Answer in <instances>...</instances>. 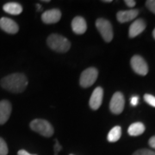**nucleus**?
Listing matches in <instances>:
<instances>
[{
	"mask_svg": "<svg viewBox=\"0 0 155 155\" xmlns=\"http://www.w3.org/2000/svg\"><path fill=\"white\" fill-rule=\"evenodd\" d=\"M4 11L6 13L11 14V15H19L21 14L22 11V6L15 2H11V3H7L3 7Z\"/></svg>",
	"mask_w": 155,
	"mask_h": 155,
	"instance_id": "15",
	"label": "nucleus"
},
{
	"mask_svg": "<svg viewBox=\"0 0 155 155\" xmlns=\"http://www.w3.org/2000/svg\"><path fill=\"white\" fill-rule=\"evenodd\" d=\"M98 76V71L95 67L87 68L81 73L79 84L83 88H88L96 82Z\"/></svg>",
	"mask_w": 155,
	"mask_h": 155,
	"instance_id": "5",
	"label": "nucleus"
},
{
	"mask_svg": "<svg viewBox=\"0 0 155 155\" xmlns=\"http://www.w3.org/2000/svg\"><path fill=\"white\" fill-rule=\"evenodd\" d=\"M138 102H139V98L138 97H136V96H134L132 98H131V104L133 106H136L138 104Z\"/></svg>",
	"mask_w": 155,
	"mask_h": 155,
	"instance_id": "24",
	"label": "nucleus"
},
{
	"mask_svg": "<svg viewBox=\"0 0 155 155\" xmlns=\"http://www.w3.org/2000/svg\"><path fill=\"white\" fill-rule=\"evenodd\" d=\"M61 18V12L58 9H52L43 12L41 20L46 24H53L58 22Z\"/></svg>",
	"mask_w": 155,
	"mask_h": 155,
	"instance_id": "8",
	"label": "nucleus"
},
{
	"mask_svg": "<svg viewBox=\"0 0 155 155\" xmlns=\"http://www.w3.org/2000/svg\"><path fill=\"white\" fill-rule=\"evenodd\" d=\"M133 155H155V152L149 149H140L134 152Z\"/></svg>",
	"mask_w": 155,
	"mask_h": 155,
	"instance_id": "19",
	"label": "nucleus"
},
{
	"mask_svg": "<svg viewBox=\"0 0 155 155\" xmlns=\"http://www.w3.org/2000/svg\"><path fill=\"white\" fill-rule=\"evenodd\" d=\"M103 2H104V3H111L112 1L111 0H104Z\"/></svg>",
	"mask_w": 155,
	"mask_h": 155,
	"instance_id": "27",
	"label": "nucleus"
},
{
	"mask_svg": "<svg viewBox=\"0 0 155 155\" xmlns=\"http://www.w3.org/2000/svg\"><path fill=\"white\" fill-rule=\"evenodd\" d=\"M103 97H104V90L102 87H97L93 91L91 97L90 98V107L93 110H98L102 104Z\"/></svg>",
	"mask_w": 155,
	"mask_h": 155,
	"instance_id": "9",
	"label": "nucleus"
},
{
	"mask_svg": "<svg viewBox=\"0 0 155 155\" xmlns=\"http://www.w3.org/2000/svg\"><path fill=\"white\" fill-rule=\"evenodd\" d=\"M8 152H9V150H8L6 142L4 139L0 137V155H7Z\"/></svg>",
	"mask_w": 155,
	"mask_h": 155,
	"instance_id": "18",
	"label": "nucleus"
},
{
	"mask_svg": "<svg viewBox=\"0 0 155 155\" xmlns=\"http://www.w3.org/2000/svg\"><path fill=\"white\" fill-rule=\"evenodd\" d=\"M146 5L151 12L155 14V0H147L146 2Z\"/></svg>",
	"mask_w": 155,
	"mask_h": 155,
	"instance_id": "21",
	"label": "nucleus"
},
{
	"mask_svg": "<svg viewBox=\"0 0 155 155\" xmlns=\"http://www.w3.org/2000/svg\"><path fill=\"white\" fill-rule=\"evenodd\" d=\"M61 146L60 145V143L58 142V140H56L55 142V145H54V154L55 155H58L59 153V152L61 150Z\"/></svg>",
	"mask_w": 155,
	"mask_h": 155,
	"instance_id": "22",
	"label": "nucleus"
},
{
	"mask_svg": "<svg viewBox=\"0 0 155 155\" xmlns=\"http://www.w3.org/2000/svg\"><path fill=\"white\" fill-rule=\"evenodd\" d=\"M17 155H36V154H31V153H28L27 151H25V150H19L18 151V153H17Z\"/></svg>",
	"mask_w": 155,
	"mask_h": 155,
	"instance_id": "26",
	"label": "nucleus"
},
{
	"mask_svg": "<svg viewBox=\"0 0 155 155\" xmlns=\"http://www.w3.org/2000/svg\"><path fill=\"white\" fill-rule=\"evenodd\" d=\"M0 28L8 34H17L19 30L17 22L8 17H2L0 19Z\"/></svg>",
	"mask_w": 155,
	"mask_h": 155,
	"instance_id": "10",
	"label": "nucleus"
},
{
	"mask_svg": "<svg viewBox=\"0 0 155 155\" xmlns=\"http://www.w3.org/2000/svg\"><path fill=\"white\" fill-rule=\"evenodd\" d=\"M125 105V98L122 92L117 91L113 95L110 103V110L113 114H121Z\"/></svg>",
	"mask_w": 155,
	"mask_h": 155,
	"instance_id": "6",
	"label": "nucleus"
},
{
	"mask_svg": "<svg viewBox=\"0 0 155 155\" xmlns=\"http://www.w3.org/2000/svg\"><path fill=\"white\" fill-rule=\"evenodd\" d=\"M122 136V127L120 126L114 127L108 134L107 139L110 142H116Z\"/></svg>",
	"mask_w": 155,
	"mask_h": 155,
	"instance_id": "17",
	"label": "nucleus"
},
{
	"mask_svg": "<svg viewBox=\"0 0 155 155\" xmlns=\"http://www.w3.org/2000/svg\"><path fill=\"white\" fill-rule=\"evenodd\" d=\"M148 143H149V146L151 147H153V148L155 149V136H153V137L150 138Z\"/></svg>",
	"mask_w": 155,
	"mask_h": 155,
	"instance_id": "25",
	"label": "nucleus"
},
{
	"mask_svg": "<svg viewBox=\"0 0 155 155\" xmlns=\"http://www.w3.org/2000/svg\"><path fill=\"white\" fill-rule=\"evenodd\" d=\"M30 128L44 137H51L54 133V127L50 124V122L43 119L33 120L30 122Z\"/></svg>",
	"mask_w": 155,
	"mask_h": 155,
	"instance_id": "3",
	"label": "nucleus"
},
{
	"mask_svg": "<svg viewBox=\"0 0 155 155\" xmlns=\"http://www.w3.org/2000/svg\"><path fill=\"white\" fill-rule=\"evenodd\" d=\"M28 78L22 73H13L1 80V86L13 93H21L28 86Z\"/></svg>",
	"mask_w": 155,
	"mask_h": 155,
	"instance_id": "1",
	"label": "nucleus"
},
{
	"mask_svg": "<svg viewBox=\"0 0 155 155\" xmlns=\"http://www.w3.org/2000/svg\"><path fill=\"white\" fill-rule=\"evenodd\" d=\"M144 132L145 126L141 122H134L133 124H131L127 129V133L131 136H138V135L142 134Z\"/></svg>",
	"mask_w": 155,
	"mask_h": 155,
	"instance_id": "16",
	"label": "nucleus"
},
{
	"mask_svg": "<svg viewBox=\"0 0 155 155\" xmlns=\"http://www.w3.org/2000/svg\"><path fill=\"white\" fill-rule=\"evenodd\" d=\"M11 104L7 100L0 102V124H5L10 118L11 114Z\"/></svg>",
	"mask_w": 155,
	"mask_h": 155,
	"instance_id": "11",
	"label": "nucleus"
},
{
	"mask_svg": "<svg viewBox=\"0 0 155 155\" xmlns=\"http://www.w3.org/2000/svg\"><path fill=\"white\" fill-rule=\"evenodd\" d=\"M96 27L106 42H110L113 39V28L110 21L104 18H98L96 21Z\"/></svg>",
	"mask_w": 155,
	"mask_h": 155,
	"instance_id": "4",
	"label": "nucleus"
},
{
	"mask_svg": "<svg viewBox=\"0 0 155 155\" xmlns=\"http://www.w3.org/2000/svg\"><path fill=\"white\" fill-rule=\"evenodd\" d=\"M70 155H73V154H70Z\"/></svg>",
	"mask_w": 155,
	"mask_h": 155,
	"instance_id": "30",
	"label": "nucleus"
},
{
	"mask_svg": "<svg viewBox=\"0 0 155 155\" xmlns=\"http://www.w3.org/2000/svg\"><path fill=\"white\" fill-rule=\"evenodd\" d=\"M144 100L146 101V103H147L149 105L155 107V97L153 95L146 94L144 95Z\"/></svg>",
	"mask_w": 155,
	"mask_h": 155,
	"instance_id": "20",
	"label": "nucleus"
},
{
	"mask_svg": "<svg viewBox=\"0 0 155 155\" xmlns=\"http://www.w3.org/2000/svg\"><path fill=\"white\" fill-rule=\"evenodd\" d=\"M72 31L77 35H82L85 33L87 29V24L82 17H75L72 22Z\"/></svg>",
	"mask_w": 155,
	"mask_h": 155,
	"instance_id": "13",
	"label": "nucleus"
},
{
	"mask_svg": "<svg viewBox=\"0 0 155 155\" xmlns=\"http://www.w3.org/2000/svg\"><path fill=\"white\" fill-rule=\"evenodd\" d=\"M36 6H37V9H38V11H41V5H40L39 4H37V5H36Z\"/></svg>",
	"mask_w": 155,
	"mask_h": 155,
	"instance_id": "28",
	"label": "nucleus"
},
{
	"mask_svg": "<svg viewBox=\"0 0 155 155\" xmlns=\"http://www.w3.org/2000/svg\"><path fill=\"white\" fill-rule=\"evenodd\" d=\"M147 27V24L143 19H137L130 25L129 27V31H128V35L130 38H134L135 36L139 35L145 30Z\"/></svg>",
	"mask_w": 155,
	"mask_h": 155,
	"instance_id": "12",
	"label": "nucleus"
},
{
	"mask_svg": "<svg viewBox=\"0 0 155 155\" xmlns=\"http://www.w3.org/2000/svg\"><path fill=\"white\" fill-rule=\"evenodd\" d=\"M153 38L155 39V28L153 29Z\"/></svg>",
	"mask_w": 155,
	"mask_h": 155,
	"instance_id": "29",
	"label": "nucleus"
},
{
	"mask_svg": "<svg viewBox=\"0 0 155 155\" xmlns=\"http://www.w3.org/2000/svg\"><path fill=\"white\" fill-rule=\"evenodd\" d=\"M139 15V10H129V11H121L116 14L117 21L121 23L129 22L134 20Z\"/></svg>",
	"mask_w": 155,
	"mask_h": 155,
	"instance_id": "14",
	"label": "nucleus"
},
{
	"mask_svg": "<svg viewBox=\"0 0 155 155\" xmlns=\"http://www.w3.org/2000/svg\"><path fill=\"white\" fill-rule=\"evenodd\" d=\"M131 67L134 72H136L139 75L145 76L148 72V66L145 60L140 55H134L132 57L131 61Z\"/></svg>",
	"mask_w": 155,
	"mask_h": 155,
	"instance_id": "7",
	"label": "nucleus"
},
{
	"mask_svg": "<svg viewBox=\"0 0 155 155\" xmlns=\"http://www.w3.org/2000/svg\"><path fill=\"white\" fill-rule=\"evenodd\" d=\"M125 4L127 5V6L130 7V8H133L134 5H136V2L134 1V0H125Z\"/></svg>",
	"mask_w": 155,
	"mask_h": 155,
	"instance_id": "23",
	"label": "nucleus"
},
{
	"mask_svg": "<svg viewBox=\"0 0 155 155\" xmlns=\"http://www.w3.org/2000/svg\"><path fill=\"white\" fill-rule=\"evenodd\" d=\"M47 43L51 49L58 53H66L71 48V42L68 39L57 34L50 35L48 37Z\"/></svg>",
	"mask_w": 155,
	"mask_h": 155,
	"instance_id": "2",
	"label": "nucleus"
}]
</instances>
